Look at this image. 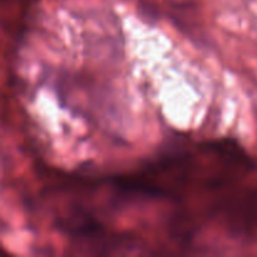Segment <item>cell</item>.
<instances>
[{
  "instance_id": "1",
  "label": "cell",
  "mask_w": 257,
  "mask_h": 257,
  "mask_svg": "<svg viewBox=\"0 0 257 257\" xmlns=\"http://www.w3.org/2000/svg\"><path fill=\"white\" fill-rule=\"evenodd\" d=\"M120 180L166 252L257 241V158L235 140L177 141Z\"/></svg>"
}]
</instances>
